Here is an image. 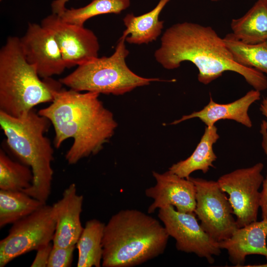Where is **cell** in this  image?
Wrapping results in <instances>:
<instances>
[{
    "label": "cell",
    "mask_w": 267,
    "mask_h": 267,
    "mask_svg": "<svg viewBox=\"0 0 267 267\" xmlns=\"http://www.w3.org/2000/svg\"><path fill=\"white\" fill-rule=\"evenodd\" d=\"M157 62L164 68H178L181 63L189 61L197 68L198 80L208 85L226 71L241 75L254 89H267V78L256 69L241 65L221 38L210 26L183 22L168 28L154 53Z\"/></svg>",
    "instance_id": "cell-1"
},
{
    "label": "cell",
    "mask_w": 267,
    "mask_h": 267,
    "mask_svg": "<svg viewBox=\"0 0 267 267\" xmlns=\"http://www.w3.org/2000/svg\"><path fill=\"white\" fill-rule=\"evenodd\" d=\"M50 105L38 113L50 121L55 132L54 145L59 148L72 138L65 157L70 165L97 154L113 135L118 126L113 113L99 99V93L72 89H54Z\"/></svg>",
    "instance_id": "cell-2"
},
{
    "label": "cell",
    "mask_w": 267,
    "mask_h": 267,
    "mask_svg": "<svg viewBox=\"0 0 267 267\" xmlns=\"http://www.w3.org/2000/svg\"><path fill=\"white\" fill-rule=\"evenodd\" d=\"M169 237L154 217L136 209L121 210L105 225L101 267L141 265L162 255Z\"/></svg>",
    "instance_id": "cell-3"
},
{
    "label": "cell",
    "mask_w": 267,
    "mask_h": 267,
    "mask_svg": "<svg viewBox=\"0 0 267 267\" xmlns=\"http://www.w3.org/2000/svg\"><path fill=\"white\" fill-rule=\"evenodd\" d=\"M50 124L34 109L18 117L0 111V126L8 148L33 172L31 186L22 191L44 204L51 193L53 175L54 150L44 135Z\"/></svg>",
    "instance_id": "cell-4"
},
{
    "label": "cell",
    "mask_w": 267,
    "mask_h": 267,
    "mask_svg": "<svg viewBox=\"0 0 267 267\" xmlns=\"http://www.w3.org/2000/svg\"><path fill=\"white\" fill-rule=\"evenodd\" d=\"M62 85L51 78L42 80L36 67L26 59L19 38H7L0 50V111L21 116L51 102L53 90Z\"/></svg>",
    "instance_id": "cell-5"
},
{
    "label": "cell",
    "mask_w": 267,
    "mask_h": 267,
    "mask_svg": "<svg viewBox=\"0 0 267 267\" xmlns=\"http://www.w3.org/2000/svg\"><path fill=\"white\" fill-rule=\"evenodd\" d=\"M125 41V38L122 36L111 56L98 57L78 66L59 82L78 91L119 95L137 87L148 85L152 82L164 81L159 78L141 77L128 67L126 59L129 51Z\"/></svg>",
    "instance_id": "cell-6"
},
{
    "label": "cell",
    "mask_w": 267,
    "mask_h": 267,
    "mask_svg": "<svg viewBox=\"0 0 267 267\" xmlns=\"http://www.w3.org/2000/svg\"><path fill=\"white\" fill-rule=\"evenodd\" d=\"M55 228L52 206L46 204L13 223L8 234L0 241V267L51 243Z\"/></svg>",
    "instance_id": "cell-7"
},
{
    "label": "cell",
    "mask_w": 267,
    "mask_h": 267,
    "mask_svg": "<svg viewBox=\"0 0 267 267\" xmlns=\"http://www.w3.org/2000/svg\"><path fill=\"white\" fill-rule=\"evenodd\" d=\"M196 188L194 213L204 231L220 242L230 238L239 228L225 192L217 181L189 177Z\"/></svg>",
    "instance_id": "cell-8"
},
{
    "label": "cell",
    "mask_w": 267,
    "mask_h": 267,
    "mask_svg": "<svg viewBox=\"0 0 267 267\" xmlns=\"http://www.w3.org/2000/svg\"><path fill=\"white\" fill-rule=\"evenodd\" d=\"M263 168L264 164L259 162L224 174L217 180L221 188L229 195L239 228L257 221L261 200L259 189L264 179Z\"/></svg>",
    "instance_id": "cell-9"
},
{
    "label": "cell",
    "mask_w": 267,
    "mask_h": 267,
    "mask_svg": "<svg viewBox=\"0 0 267 267\" xmlns=\"http://www.w3.org/2000/svg\"><path fill=\"white\" fill-rule=\"evenodd\" d=\"M158 216L169 236L175 239L178 250L194 253L211 264L215 262L214 256L221 253L219 242L204 231L194 212H180L168 206L159 209Z\"/></svg>",
    "instance_id": "cell-10"
},
{
    "label": "cell",
    "mask_w": 267,
    "mask_h": 267,
    "mask_svg": "<svg viewBox=\"0 0 267 267\" xmlns=\"http://www.w3.org/2000/svg\"><path fill=\"white\" fill-rule=\"evenodd\" d=\"M41 25L54 37L67 68L98 57V38L90 29L65 22L53 13L43 19Z\"/></svg>",
    "instance_id": "cell-11"
},
{
    "label": "cell",
    "mask_w": 267,
    "mask_h": 267,
    "mask_svg": "<svg viewBox=\"0 0 267 267\" xmlns=\"http://www.w3.org/2000/svg\"><path fill=\"white\" fill-rule=\"evenodd\" d=\"M27 61L34 65L40 78H51L67 68L58 44L51 33L41 24L30 23L19 38Z\"/></svg>",
    "instance_id": "cell-12"
},
{
    "label": "cell",
    "mask_w": 267,
    "mask_h": 267,
    "mask_svg": "<svg viewBox=\"0 0 267 267\" xmlns=\"http://www.w3.org/2000/svg\"><path fill=\"white\" fill-rule=\"evenodd\" d=\"M154 186L145 189V195L153 199L148 214L157 209L172 206L180 212L193 213L196 207V188L188 178H181L169 170L159 173L153 171Z\"/></svg>",
    "instance_id": "cell-13"
},
{
    "label": "cell",
    "mask_w": 267,
    "mask_h": 267,
    "mask_svg": "<svg viewBox=\"0 0 267 267\" xmlns=\"http://www.w3.org/2000/svg\"><path fill=\"white\" fill-rule=\"evenodd\" d=\"M83 200L73 183L64 189L62 198L52 205L56 219L53 246L66 248L76 245L84 229L80 219Z\"/></svg>",
    "instance_id": "cell-14"
},
{
    "label": "cell",
    "mask_w": 267,
    "mask_h": 267,
    "mask_svg": "<svg viewBox=\"0 0 267 267\" xmlns=\"http://www.w3.org/2000/svg\"><path fill=\"white\" fill-rule=\"evenodd\" d=\"M267 219H262L238 228L230 238L219 244L221 249L227 250L233 265L242 267L247 255H263L267 260Z\"/></svg>",
    "instance_id": "cell-15"
},
{
    "label": "cell",
    "mask_w": 267,
    "mask_h": 267,
    "mask_svg": "<svg viewBox=\"0 0 267 267\" xmlns=\"http://www.w3.org/2000/svg\"><path fill=\"white\" fill-rule=\"evenodd\" d=\"M260 98L261 91L255 89L249 91L237 100L227 104L217 103L210 96L208 104L202 109L183 115L171 124L176 125L197 118L208 127L215 125L219 120L227 119L234 120L247 128H251L252 122L248 115V110L253 103Z\"/></svg>",
    "instance_id": "cell-16"
},
{
    "label": "cell",
    "mask_w": 267,
    "mask_h": 267,
    "mask_svg": "<svg viewBox=\"0 0 267 267\" xmlns=\"http://www.w3.org/2000/svg\"><path fill=\"white\" fill-rule=\"evenodd\" d=\"M170 0H160L150 11L139 16L133 13L127 14L123 18L126 29L122 36L129 44H148L157 40L163 29V21L159 16Z\"/></svg>",
    "instance_id": "cell-17"
},
{
    "label": "cell",
    "mask_w": 267,
    "mask_h": 267,
    "mask_svg": "<svg viewBox=\"0 0 267 267\" xmlns=\"http://www.w3.org/2000/svg\"><path fill=\"white\" fill-rule=\"evenodd\" d=\"M219 137L215 125L206 126L203 135L192 154L186 159L172 165L169 170L185 178L196 171H201L206 174L211 167H214L213 162L217 159L213 145Z\"/></svg>",
    "instance_id": "cell-18"
},
{
    "label": "cell",
    "mask_w": 267,
    "mask_h": 267,
    "mask_svg": "<svg viewBox=\"0 0 267 267\" xmlns=\"http://www.w3.org/2000/svg\"><path fill=\"white\" fill-rule=\"evenodd\" d=\"M230 27L233 35L244 43L267 40V0H257L243 16L231 20Z\"/></svg>",
    "instance_id": "cell-19"
},
{
    "label": "cell",
    "mask_w": 267,
    "mask_h": 267,
    "mask_svg": "<svg viewBox=\"0 0 267 267\" xmlns=\"http://www.w3.org/2000/svg\"><path fill=\"white\" fill-rule=\"evenodd\" d=\"M105 224L97 219L88 221L77 241L78 267H100Z\"/></svg>",
    "instance_id": "cell-20"
},
{
    "label": "cell",
    "mask_w": 267,
    "mask_h": 267,
    "mask_svg": "<svg viewBox=\"0 0 267 267\" xmlns=\"http://www.w3.org/2000/svg\"><path fill=\"white\" fill-rule=\"evenodd\" d=\"M44 204L22 191L0 190V228L30 215Z\"/></svg>",
    "instance_id": "cell-21"
},
{
    "label": "cell",
    "mask_w": 267,
    "mask_h": 267,
    "mask_svg": "<svg viewBox=\"0 0 267 267\" xmlns=\"http://www.w3.org/2000/svg\"><path fill=\"white\" fill-rule=\"evenodd\" d=\"M223 40L236 62L267 75V40L257 44H246L232 33L226 35Z\"/></svg>",
    "instance_id": "cell-22"
},
{
    "label": "cell",
    "mask_w": 267,
    "mask_h": 267,
    "mask_svg": "<svg viewBox=\"0 0 267 267\" xmlns=\"http://www.w3.org/2000/svg\"><path fill=\"white\" fill-rule=\"evenodd\" d=\"M130 4V0H92L83 7L66 8L59 16L65 22L84 26L88 19L97 15L120 14L128 8Z\"/></svg>",
    "instance_id": "cell-23"
},
{
    "label": "cell",
    "mask_w": 267,
    "mask_h": 267,
    "mask_svg": "<svg viewBox=\"0 0 267 267\" xmlns=\"http://www.w3.org/2000/svg\"><path fill=\"white\" fill-rule=\"evenodd\" d=\"M33 180V172L29 166L13 160L0 149V190L23 191L31 186Z\"/></svg>",
    "instance_id": "cell-24"
},
{
    "label": "cell",
    "mask_w": 267,
    "mask_h": 267,
    "mask_svg": "<svg viewBox=\"0 0 267 267\" xmlns=\"http://www.w3.org/2000/svg\"><path fill=\"white\" fill-rule=\"evenodd\" d=\"M76 246L57 247L53 246L47 267H69L71 266L73 253Z\"/></svg>",
    "instance_id": "cell-25"
},
{
    "label": "cell",
    "mask_w": 267,
    "mask_h": 267,
    "mask_svg": "<svg viewBox=\"0 0 267 267\" xmlns=\"http://www.w3.org/2000/svg\"><path fill=\"white\" fill-rule=\"evenodd\" d=\"M260 133L262 137V147L267 157V129L265 121H262L260 126ZM260 208L262 211V219H267V176L262 183V190L261 191Z\"/></svg>",
    "instance_id": "cell-26"
},
{
    "label": "cell",
    "mask_w": 267,
    "mask_h": 267,
    "mask_svg": "<svg viewBox=\"0 0 267 267\" xmlns=\"http://www.w3.org/2000/svg\"><path fill=\"white\" fill-rule=\"evenodd\" d=\"M53 247L51 243L42 247L37 251V253L31 267H47L50 254Z\"/></svg>",
    "instance_id": "cell-27"
},
{
    "label": "cell",
    "mask_w": 267,
    "mask_h": 267,
    "mask_svg": "<svg viewBox=\"0 0 267 267\" xmlns=\"http://www.w3.org/2000/svg\"><path fill=\"white\" fill-rule=\"evenodd\" d=\"M69 0H54L51 4V7L53 13L58 15L62 14L66 9L65 5Z\"/></svg>",
    "instance_id": "cell-28"
},
{
    "label": "cell",
    "mask_w": 267,
    "mask_h": 267,
    "mask_svg": "<svg viewBox=\"0 0 267 267\" xmlns=\"http://www.w3.org/2000/svg\"><path fill=\"white\" fill-rule=\"evenodd\" d=\"M260 110L262 115L267 118V120L264 121L266 127L267 129V98H264L263 99L260 104Z\"/></svg>",
    "instance_id": "cell-29"
},
{
    "label": "cell",
    "mask_w": 267,
    "mask_h": 267,
    "mask_svg": "<svg viewBox=\"0 0 267 267\" xmlns=\"http://www.w3.org/2000/svg\"><path fill=\"white\" fill-rule=\"evenodd\" d=\"M210 0L213 2H217V1H219L222 0Z\"/></svg>",
    "instance_id": "cell-30"
},
{
    "label": "cell",
    "mask_w": 267,
    "mask_h": 267,
    "mask_svg": "<svg viewBox=\"0 0 267 267\" xmlns=\"http://www.w3.org/2000/svg\"></svg>",
    "instance_id": "cell-31"
}]
</instances>
